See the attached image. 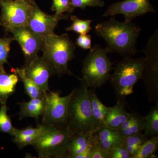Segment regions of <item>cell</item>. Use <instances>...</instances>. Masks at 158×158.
<instances>
[{"label": "cell", "instance_id": "6da1fadb", "mask_svg": "<svg viewBox=\"0 0 158 158\" xmlns=\"http://www.w3.org/2000/svg\"><path fill=\"white\" fill-rule=\"evenodd\" d=\"M94 30L97 35L106 42L110 53H116L125 57L133 56L138 52L136 44L141 30L132 22H121L113 16L98 23Z\"/></svg>", "mask_w": 158, "mask_h": 158}, {"label": "cell", "instance_id": "7a4b0ae2", "mask_svg": "<svg viewBox=\"0 0 158 158\" xmlns=\"http://www.w3.org/2000/svg\"><path fill=\"white\" fill-rule=\"evenodd\" d=\"M42 58L53 69L56 74L73 76L80 81L81 79L74 75L68 67V63L76 58V47L68 34H54L44 37L41 48Z\"/></svg>", "mask_w": 158, "mask_h": 158}, {"label": "cell", "instance_id": "3957f363", "mask_svg": "<svg viewBox=\"0 0 158 158\" xmlns=\"http://www.w3.org/2000/svg\"><path fill=\"white\" fill-rule=\"evenodd\" d=\"M79 88L72 92L65 126L73 135L95 131L88 87L84 80Z\"/></svg>", "mask_w": 158, "mask_h": 158}, {"label": "cell", "instance_id": "277c9868", "mask_svg": "<svg viewBox=\"0 0 158 158\" xmlns=\"http://www.w3.org/2000/svg\"><path fill=\"white\" fill-rule=\"evenodd\" d=\"M144 58L125 57L110 74L109 80L117 100L126 102V97L133 93L136 83L142 78Z\"/></svg>", "mask_w": 158, "mask_h": 158}, {"label": "cell", "instance_id": "5b68a950", "mask_svg": "<svg viewBox=\"0 0 158 158\" xmlns=\"http://www.w3.org/2000/svg\"><path fill=\"white\" fill-rule=\"evenodd\" d=\"M107 48H103L95 44L90 49L83 62L82 80L88 88H100L109 80L113 63L107 55Z\"/></svg>", "mask_w": 158, "mask_h": 158}, {"label": "cell", "instance_id": "8992f818", "mask_svg": "<svg viewBox=\"0 0 158 158\" xmlns=\"http://www.w3.org/2000/svg\"><path fill=\"white\" fill-rule=\"evenodd\" d=\"M72 135L65 126H45L42 134L32 146L40 158H66Z\"/></svg>", "mask_w": 158, "mask_h": 158}, {"label": "cell", "instance_id": "52a82bcc", "mask_svg": "<svg viewBox=\"0 0 158 158\" xmlns=\"http://www.w3.org/2000/svg\"><path fill=\"white\" fill-rule=\"evenodd\" d=\"M141 52L145 55L143 79L149 102L158 103V31L150 37L145 48Z\"/></svg>", "mask_w": 158, "mask_h": 158}, {"label": "cell", "instance_id": "ba28073f", "mask_svg": "<svg viewBox=\"0 0 158 158\" xmlns=\"http://www.w3.org/2000/svg\"><path fill=\"white\" fill-rule=\"evenodd\" d=\"M35 0H0V23L6 32L17 27H27Z\"/></svg>", "mask_w": 158, "mask_h": 158}, {"label": "cell", "instance_id": "9c48e42d", "mask_svg": "<svg viewBox=\"0 0 158 158\" xmlns=\"http://www.w3.org/2000/svg\"><path fill=\"white\" fill-rule=\"evenodd\" d=\"M72 92L66 96H60L57 91H48L44 95L45 108L41 124L45 126H65L69 104Z\"/></svg>", "mask_w": 158, "mask_h": 158}, {"label": "cell", "instance_id": "30bf717a", "mask_svg": "<svg viewBox=\"0 0 158 158\" xmlns=\"http://www.w3.org/2000/svg\"><path fill=\"white\" fill-rule=\"evenodd\" d=\"M149 12H156L149 0H124L109 6L103 16L122 14L125 18V21L131 22L134 19Z\"/></svg>", "mask_w": 158, "mask_h": 158}, {"label": "cell", "instance_id": "8fae6325", "mask_svg": "<svg viewBox=\"0 0 158 158\" xmlns=\"http://www.w3.org/2000/svg\"><path fill=\"white\" fill-rule=\"evenodd\" d=\"M7 32H11L15 40H17L22 49L27 63L38 56L41 50L44 37L35 34L27 27L12 28Z\"/></svg>", "mask_w": 158, "mask_h": 158}, {"label": "cell", "instance_id": "7c38bea8", "mask_svg": "<svg viewBox=\"0 0 158 158\" xmlns=\"http://www.w3.org/2000/svg\"><path fill=\"white\" fill-rule=\"evenodd\" d=\"M60 18L49 15L43 11L34 1L28 20L27 26L31 31L43 37L55 34L54 31Z\"/></svg>", "mask_w": 158, "mask_h": 158}, {"label": "cell", "instance_id": "4fadbf2b", "mask_svg": "<svg viewBox=\"0 0 158 158\" xmlns=\"http://www.w3.org/2000/svg\"><path fill=\"white\" fill-rule=\"evenodd\" d=\"M26 76L33 81L42 90L44 95L50 91L49 79L51 76L56 74L49 64L42 57L37 56L23 67Z\"/></svg>", "mask_w": 158, "mask_h": 158}, {"label": "cell", "instance_id": "5bb4252c", "mask_svg": "<svg viewBox=\"0 0 158 158\" xmlns=\"http://www.w3.org/2000/svg\"><path fill=\"white\" fill-rule=\"evenodd\" d=\"M93 137L96 144L110 153L113 146L123 141L124 137L116 130L101 126L94 132Z\"/></svg>", "mask_w": 158, "mask_h": 158}, {"label": "cell", "instance_id": "9a60e30c", "mask_svg": "<svg viewBox=\"0 0 158 158\" xmlns=\"http://www.w3.org/2000/svg\"><path fill=\"white\" fill-rule=\"evenodd\" d=\"M127 103L117 100L116 104L111 107L109 115L102 126L118 131L122 125L131 116L126 110Z\"/></svg>", "mask_w": 158, "mask_h": 158}, {"label": "cell", "instance_id": "2e32d148", "mask_svg": "<svg viewBox=\"0 0 158 158\" xmlns=\"http://www.w3.org/2000/svg\"><path fill=\"white\" fill-rule=\"evenodd\" d=\"M45 127V126L40 124L37 127L29 126L20 130L16 129L15 134L12 136V141L20 149L28 145H32L42 134Z\"/></svg>", "mask_w": 158, "mask_h": 158}, {"label": "cell", "instance_id": "e0dca14e", "mask_svg": "<svg viewBox=\"0 0 158 158\" xmlns=\"http://www.w3.org/2000/svg\"><path fill=\"white\" fill-rule=\"evenodd\" d=\"M6 73L4 66L0 67V103L6 104L9 97L14 94L19 77L16 73Z\"/></svg>", "mask_w": 158, "mask_h": 158}, {"label": "cell", "instance_id": "ac0fdd59", "mask_svg": "<svg viewBox=\"0 0 158 158\" xmlns=\"http://www.w3.org/2000/svg\"><path fill=\"white\" fill-rule=\"evenodd\" d=\"M93 133H81L73 135L69 144L66 158H76L86 149L93 141Z\"/></svg>", "mask_w": 158, "mask_h": 158}, {"label": "cell", "instance_id": "d6986e66", "mask_svg": "<svg viewBox=\"0 0 158 158\" xmlns=\"http://www.w3.org/2000/svg\"><path fill=\"white\" fill-rule=\"evenodd\" d=\"M91 111L94 121L95 130L102 126L109 113L111 107L106 106L102 102L94 89L88 90Z\"/></svg>", "mask_w": 158, "mask_h": 158}, {"label": "cell", "instance_id": "ffe728a7", "mask_svg": "<svg viewBox=\"0 0 158 158\" xmlns=\"http://www.w3.org/2000/svg\"><path fill=\"white\" fill-rule=\"evenodd\" d=\"M20 119L31 117L38 120L42 116L45 108V99L42 98H32L27 102L19 103Z\"/></svg>", "mask_w": 158, "mask_h": 158}, {"label": "cell", "instance_id": "44dd1931", "mask_svg": "<svg viewBox=\"0 0 158 158\" xmlns=\"http://www.w3.org/2000/svg\"><path fill=\"white\" fill-rule=\"evenodd\" d=\"M12 71L16 73L19 80L23 84L25 91L30 98H42L44 97V94L39 87L32 80L26 76L24 69H12Z\"/></svg>", "mask_w": 158, "mask_h": 158}, {"label": "cell", "instance_id": "7402d4cb", "mask_svg": "<svg viewBox=\"0 0 158 158\" xmlns=\"http://www.w3.org/2000/svg\"><path fill=\"white\" fill-rule=\"evenodd\" d=\"M144 134L148 138L158 136V103L150 110L144 117Z\"/></svg>", "mask_w": 158, "mask_h": 158}, {"label": "cell", "instance_id": "603a6c76", "mask_svg": "<svg viewBox=\"0 0 158 158\" xmlns=\"http://www.w3.org/2000/svg\"><path fill=\"white\" fill-rule=\"evenodd\" d=\"M158 149V136L148 138L141 145L140 149L131 158H149L153 157Z\"/></svg>", "mask_w": 158, "mask_h": 158}, {"label": "cell", "instance_id": "cb8c5ba5", "mask_svg": "<svg viewBox=\"0 0 158 158\" xmlns=\"http://www.w3.org/2000/svg\"><path fill=\"white\" fill-rule=\"evenodd\" d=\"M144 134L139 133L124 137L123 141L131 158L140 149L141 145L148 139Z\"/></svg>", "mask_w": 158, "mask_h": 158}, {"label": "cell", "instance_id": "d4e9b609", "mask_svg": "<svg viewBox=\"0 0 158 158\" xmlns=\"http://www.w3.org/2000/svg\"><path fill=\"white\" fill-rule=\"evenodd\" d=\"M51 10L56 12L55 16L62 19L68 18L69 15L74 11L70 5V0H52Z\"/></svg>", "mask_w": 158, "mask_h": 158}, {"label": "cell", "instance_id": "484cf974", "mask_svg": "<svg viewBox=\"0 0 158 158\" xmlns=\"http://www.w3.org/2000/svg\"><path fill=\"white\" fill-rule=\"evenodd\" d=\"M9 108L6 104L1 105L0 108V131L14 136L16 128L12 124L11 118L8 115Z\"/></svg>", "mask_w": 158, "mask_h": 158}, {"label": "cell", "instance_id": "4316f807", "mask_svg": "<svg viewBox=\"0 0 158 158\" xmlns=\"http://www.w3.org/2000/svg\"><path fill=\"white\" fill-rule=\"evenodd\" d=\"M70 19L72 24L70 27L66 28V31H74L79 34H88L92 28L90 26L92 20H82L77 17L76 15L71 16Z\"/></svg>", "mask_w": 158, "mask_h": 158}, {"label": "cell", "instance_id": "83f0119b", "mask_svg": "<svg viewBox=\"0 0 158 158\" xmlns=\"http://www.w3.org/2000/svg\"><path fill=\"white\" fill-rule=\"evenodd\" d=\"M144 117L136 113L135 118L131 124L127 128L118 132L124 137L132 135L141 133L144 131Z\"/></svg>", "mask_w": 158, "mask_h": 158}, {"label": "cell", "instance_id": "f1b7e54d", "mask_svg": "<svg viewBox=\"0 0 158 158\" xmlns=\"http://www.w3.org/2000/svg\"><path fill=\"white\" fill-rule=\"evenodd\" d=\"M14 40L13 37L0 38V67H3L4 64L8 63L11 44Z\"/></svg>", "mask_w": 158, "mask_h": 158}, {"label": "cell", "instance_id": "f546056e", "mask_svg": "<svg viewBox=\"0 0 158 158\" xmlns=\"http://www.w3.org/2000/svg\"><path fill=\"white\" fill-rule=\"evenodd\" d=\"M70 2L74 10L77 8L85 10L88 7L102 8L105 5L103 0H70Z\"/></svg>", "mask_w": 158, "mask_h": 158}, {"label": "cell", "instance_id": "4dcf8cb0", "mask_svg": "<svg viewBox=\"0 0 158 158\" xmlns=\"http://www.w3.org/2000/svg\"><path fill=\"white\" fill-rule=\"evenodd\" d=\"M110 158H131L123 140L113 146L110 151Z\"/></svg>", "mask_w": 158, "mask_h": 158}, {"label": "cell", "instance_id": "1f68e13d", "mask_svg": "<svg viewBox=\"0 0 158 158\" xmlns=\"http://www.w3.org/2000/svg\"><path fill=\"white\" fill-rule=\"evenodd\" d=\"M90 158H110V152L99 146L94 140Z\"/></svg>", "mask_w": 158, "mask_h": 158}, {"label": "cell", "instance_id": "d6a6232c", "mask_svg": "<svg viewBox=\"0 0 158 158\" xmlns=\"http://www.w3.org/2000/svg\"><path fill=\"white\" fill-rule=\"evenodd\" d=\"M76 44L78 46L84 49H90L91 48V36L88 34H79Z\"/></svg>", "mask_w": 158, "mask_h": 158}, {"label": "cell", "instance_id": "836d02e7", "mask_svg": "<svg viewBox=\"0 0 158 158\" xmlns=\"http://www.w3.org/2000/svg\"><path fill=\"white\" fill-rule=\"evenodd\" d=\"M94 144L93 141L91 144H90L86 149H85L81 153L79 154L76 158H90V154H91V150L93 147Z\"/></svg>", "mask_w": 158, "mask_h": 158}, {"label": "cell", "instance_id": "e575fe53", "mask_svg": "<svg viewBox=\"0 0 158 158\" xmlns=\"http://www.w3.org/2000/svg\"><path fill=\"white\" fill-rule=\"evenodd\" d=\"M1 25V23H0V25Z\"/></svg>", "mask_w": 158, "mask_h": 158}]
</instances>
